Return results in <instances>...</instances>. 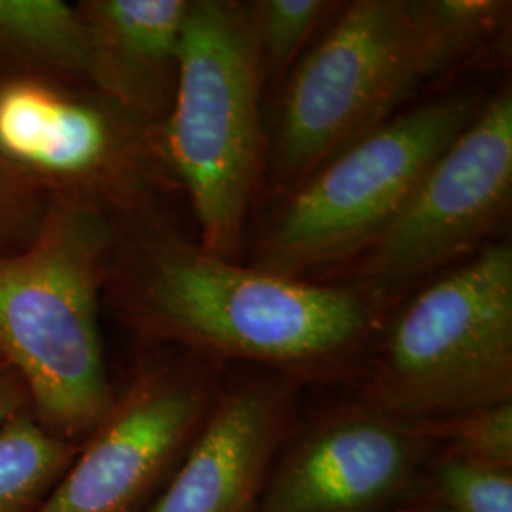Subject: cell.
<instances>
[{"mask_svg":"<svg viewBox=\"0 0 512 512\" xmlns=\"http://www.w3.org/2000/svg\"><path fill=\"white\" fill-rule=\"evenodd\" d=\"M118 308L148 340L300 384L355 382L384 315L349 285L272 274L145 232L116 279Z\"/></svg>","mask_w":512,"mask_h":512,"instance_id":"6da1fadb","label":"cell"},{"mask_svg":"<svg viewBox=\"0 0 512 512\" xmlns=\"http://www.w3.org/2000/svg\"><path fill=\"white\" fill-rule=\"evenodd\" d=\"M503 0H355L302 55L279 105L264 173L289 196L403 110L505 25Z\"/></svg>","mask_w":512,"mask_h":512,"instance_id":"7a4b0ae2","label":"cell"},{"mask_svg":"<svg viewBox=\"0 0 512 512\" xmlns=\"http://www.w3.org/2000/svg\"><path fill=\"white\" fill-rule=\"evenodd\" d=\"M110 245L107 220L74 203L38 224L21 249L0 253V355L35 418L78 446L116 397L99 329Z\"/></svg>","mask_w":512,"mask_h":512,"instance_id":"3957f363","label":"cell"},{"mask_svg":"<svg viewBox=\"0 0 512 512\" xmlns=\"http://www.w3.org/2000/svg\"><path fill=\"white\" fill-rule=\"evenodd\" d=\"M264 82L249 2L190 0L165 152L192 203L198 245L232 262L266 162Z\"/></svg>","mask_w":512,"mask_h":512,"instance_id":"277c9868","label":"cell"},{"mask_svg":"<svg viewBox=\"0 0 512 512\" xmlns=\"http://www.w3.org/2000/svg\"><path fill=\"white\" fill-rule=\"evenodd\" d=\"M355 401L406 420H439L512 401V247L439 274L385 319Z\"/></svg>","mask_w":512,"mask_h":512,"instance_id":"5b68a950","label":"cell"},{"mask_svg":"<svg viewBox=\"0 0 512 512\" xmlns=\"http://www.w3.org/2000/svg\"><path fill=\"white\" fill-rule=\"evenodd\" d=\"M484 103L476 92L442 95L401 110L342 150L287 196L258 239L251 266L306 279L353 262L380 238Z\"/></svg>","mask_w":512,"mask_h":512,"instance_id":"8992f818","label":"cell"},{"mask_svg":"<svg viewBox=\"0 0 512 512\" xmlns=\"http://www.w3.org/2000/svg\"><path fill=\"white\" fill-rule=\"evenodd\" d=\"M512 198V97L486 99L425 173L408 202L357 256L355 291L384 315L406 289L488 245Z\"/></svg>","mask_w":512,"mask_h":512,"instance_id":"52a82bcc","label":"cell"},{"mask_svg":"<svg viewBox=\"0 0 512 512\" xmlns=\"http://www.w3.org/2000/svg\"><path fill=\"white\" fill-rule=\"evenodd\" d=\"M226 365L179 349L135 370L35 512H147L219 395Z\"/></svg>","mask_w":512,"mask_h":512,"instance_id":"ba28073f","label":"cell"},{"mask_svg":"<svg viewBox=\"0 0 512 512\" xmlns=\"http://www.w3.org/2000/svg\"><path fill=\"white\" fill-rule=\"evenodd\" d=\"M437 450L421 421L353 401L300 420L256 512H393L418 494Z\"/></svg>","mask_w":512,"mask_h":512,"instance_id":"9c48e42d","label":"cell"},{"mask_svg":"<svg viewBox=\"0 0 512 512\" xmlns=\"http://www.w3.org/2000/svg\"><path fill=\"white\" fill-rule=\"evenodd\" d=\"M304 385L253 368L226 374L183 461L147 512H256L300 423Z\"/></svg>","mask_w":512,"mask_h":512,"instance_id":"30bf717a","label":"cell"},{"mask_svg":"<svg viewBox=\"0 0 512 512\" xmlns=\"http://www.w3.org/2000/svg\"><path fill=\"white\" fill-rule=\"evenodd\" d=\"M128 133L88 99L37 80L0 88V160L55 183L110 184L128 164Z\"/></svg>","mask_w":512,"mask_h":512,"instance_id":"8fae6325","label":"cell"},{"mask_svg":"<svg viewBox=\"0 0 512 512\" xmlns=\"http://www.w3.org/2000/svg\"><path fill=\"white\" fill-rule=\"evenodd\" d=\"M190 0H97L78 10L93 48V82L137 120L171 109Z\"/></svg>","mask_w":512,"mask_h":512,"instance_id":"7c38bea8","label":"cell"},{"mask_svg":"<svg viewBox=\"0 0 512 512\" xmlns=\"http://www.w3.org/2000/svg\"><path fill=\"white\" fill-rule=\"evenodd\" d=\"M78 444L57 437L29 410L0 429V512H35L71 465Z\"/></svg>","mask_w":512,"mask_h":512,"instance_id":"4fadbf2b","label":"cell"},{"mask_svg":"<svg viewBox=\"0 0 512 512\" xmlns=\"http://www.w3.org/2000/svg\"><path fill=\"white\" fill-rule=\"evenodd\" d=\"M0 46L93 78L92 37L80 10L59 0H0Z\"/></svg>","mask_w":512,"mask_h":512,"instance_id":"5bb4252c","label":"cell"},{"mask_svg":"<svg viewBox=\"0 0 512 512\" xmlns=\"http://www.w3.org/2000/svg\"><path fill=\"white\" fill-rule=\"evenodd\" d=\"M342 2L330 0H255L249 14L255 31L264 78H287L304 48L340 12Z\"/></svg>","mask_w":512,"mask_h":512,"instance_id":"9a60e30c","label":"cell"},{"mask_svg":"<svg viewBox=\"0 0 512 512\" xmlns=\"http://www.w3.org/2000/svg\"><path fill=\"white\" fill-rule=\"evenodd\" d=\"M416 495L442 512H512V471L435 450Z\"/></svg>","mask_w":512,"mask_h":512,"instance_id":"2e32d148","label":"cell"},{"mask_svg":"<svg viewBox=\"0 0 512 512\" xmlns=\"http://www.w3.org/2000/svg\"><path fill=\"white\" fill-rule=\"evenodd\" d=\"M418 421L440 454L512 471V401Z\"/></svg>","mask_w":512,"mask_h":512,"instance_id":"e0dca14e","label":"cell"},{"mask_svg":"<svg viewBox=\"0 0 512 512\" xmlns=\"http://www.w3.org/2000/svg\"><path fill=\"white\" fill-rule=\"evenodd\" d=\"M29 408V395L18 372L0 355V429L19 412Z\"/></svg>","mask_w":512,"mask_h":512,"instance_id":"ac0fdd59","label":"cell"},{"mask_svg":"<svg viewBox=\"0 0 512 512\" xmlns=\"http://www.w3.org/2000/svg\"><path fill=\"white\" fill-rule=\"evenodd\" d=\"M19 188L21 186L16 183V179L8 173V165L2 162L0 164V236L19 217V211H21ZM16 224H19L18 220Z\"/></svg>","mask_w":512,"mask_h":512,"instance_id":"d6986e66","label":"cell"},{"mask_svg":"<svg viewBox=\"0 0 512 512\" xmlns=\"http://www.w3.org/2000/svg\"><path fill=\"white\" fill-rule=\"evenodd\" d=\"M393 512H442L440 509H437L435 505H431L429 501H425V499H421V497H414V499H410L406 505L403 507H399L397 511Z\"/></svg>","mask_w":512,"mask_h":512,"instance_id":"ffe728a7","label":"cell"}]
</instances>
